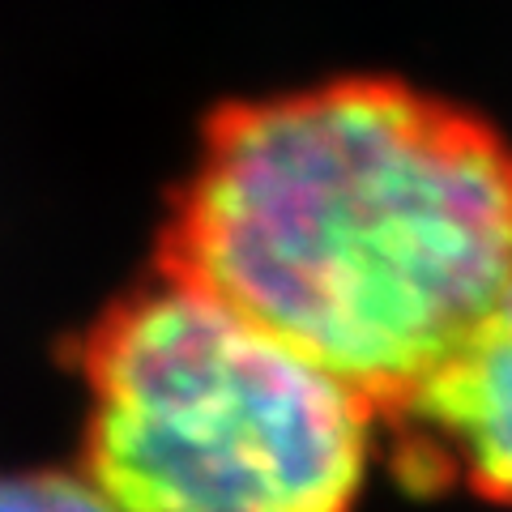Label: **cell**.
<instances>
[{"label":"cell","instance_id":"obj_1","mask_svg":"<svg viewBox=\"0 0 512 512\" xmlns=\"http://www.w3.org/2000/svg\"><path fill=\"white\" fill-rule=\"evenodd\" d=\"M158 269L384 414L508 295L512 146L402 77L222 103L175 184Z\"/></svg>","mask_w":512,"mask_h":512},{"label":"cell","instance_id":"obj_2","mask_svg":"<svg viewBox=\"0 0 512 512\" xmlns=\"http://www.w3.org/2000/svg\"><path fill=\"white\" fill-rule=\"evenodd\" d=\"M86 478L120 512H350L376 406L218 295L158 274L82 342Z\"/></svg>","mask_w":512,"mask_h":512},{"label":"cell","instance_id":"obj_3","mask_svg":"<svg viewBox=\"0 0 512 512\" xmlns=\"http://www.w3.org/2000/svg\"><path fill=\"white\" fill-rule=\"evenodd\" d=\"M397 470L512 504V286L453 355L389 410Z\"/></svg>","mask_w":512,"mask_h":512},{"label":"cell","instance_id":"obj_4","mask_svg":"<svg viewBox=\"0 0 512 512\" xmlns=\"http://www.w3.org/2000/svg\"><path fill=\"white\" fill-rule=\"evenodd\" d=\"M0 512H120L86 474H0Z\"/></svg>","mask_w":512,"mask_h":512}]
</instances>
